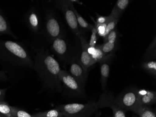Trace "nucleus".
Masks as SVG:
<instances>
[{"mask_svg": "<svg viewBox=\"0 0 156 117\" xmlns=\"http://www.w3.org/2000/svg\"><path fill=\"white\" fill-rule=\"evenodd\" d=\"M31 54L25 42L0 39V66L11 82H17L33 70Z\"/></svg>", "mask_w": 156, "mask_h": 117, "instance_id": "obj_1", "label": "nucleus"}, {"mask_svg": "<svg viewBox=\"0 0 156 117\" xmlns=\"http://www.w3.org/2000/svg\"><path fill=\"white\" fill-rule=\"evenodd\" d=\"M43 11V25L39 38L30 49L31 54H35L49 48L56 38L67 36L71 33L61 18L59 10L52 1H41Z\"/></svg>", "mask_w": 156, "mask_h": 117, "instance_id": "obj_2", "label": "nucleus"}, {"mask_svg": "<svg viewBox=\"0 0 156 117\" xmlns=\"http://www.w3.org/2000/svg\"><path fill=\"white\" fill-rule=\"evenodd\" d=\"M33 70L36 71L42 85V89L51 93L63 91L58 77L60 64L49 49L37 53L33 58Z\"/></svg>", "mask_w": 156, "mask_h": 117, "instance_id": "obj_3", "label": "nucleus"}, {"mask_svg": "<svg viewBox=\"0 0 156 117\" xmlns=\"http://www.w3.org/2000/svg\"><path fill=\"white\" fill-rule=\"evenodd\" d=\"M49 50L64 66L75 57H80L81 46L79 38L70 33L64 37L55 39Z\"/></svg>", "mask_w": 156, "mask_h": 117, "instance_id": "obj_4", "label": "nucleus"}, {"mask_svg": "<svg viewBox=\"0 0 156 117\" xmlns=\"http://www.w3.org/2000/svg\"><path fill=\"white\" fill-rule=\"evenodd\" d=\"M22 20L31 35L30 49L37 42L42 30L43 11L41 2H32L23 15Z\"/></svg>", "mask_w": 156, "mask_h": 117, "instance_id": "obj_5", "label": "nucleus"}, {"mask_svg": "<svg viewBox=\"0 0 156 117\" xmlns=\"http://www.w3.org/2000/svg\"><path fill=\"white\" fill-rule=\"evenodd\" d=\"M106 107L103 94L98 102H89L83 104L71 103L57 106L64 117H90L100 108Z\"/></svg>", "mask_w": 156, "mask_h": 117, "instance_id": "obj_6", "label": "nucleus"}, {"mask_svg": "<svg viewBox=\"0 0 156 117\" xmlns=\"http://www.w3.org/2000/svg\"><path fill=\"white\" fill-rule=\"evenodd\" d=\"M56 8L62 12L66 26L72 34L79 38L81 36L77 18L73 10V1H52Z\"/></svg>", "mask_w": 156, "mask_h": 117, "instance_id": "obj_7", "label": "nucleus"}, {"mask_svg": "<svg viewBox=\"0 0 156 117\" xmlns=\"http://www.w3.org/2000/svg\"><path fill=\"white\" fill-rule=\"evenodd\" d=\"M63 91L69 97L82 98L85 97L84 86L73 78L68 71L61 69L58 74Z\"/></svg>", "mask_w": 156, "mask_h": 117, "instance_id": "obj_8", "label": "nucleus"}, {"mask_svg": "<svg viewBox=\"0 0 156 117\" xmlns=\"http://www.w3.org/2000/svg\"><path fill=\"white\" fill-rule=\"evenodd\" d=\"M114 103L124 111H133L138 105L137 90L130 89L123 91L114 100Z\"/></svg>", "mask_w": 156, "mask_h": 117, "instance_id": "obj_9", "label": "nucleus"}, {"mask_svg": "<svg viewBox=\"0 0 156 117\" xmlns=\"http://www.w3.org/2000/svg\"><path fill=\"white\" fill-rule=\"evenodd\" d=\"M67 66L69 67L68 72L69 74L81 85L85 86L89 72L82 66L80 62L79 57L73 58L69 62Z\"/></svg>", "mask_w": 156, "mask_h": 117, "instance_id": "obj_10", "label": "nucleus"}, {"mask_svg": "<svg viewBox=\"0 0 156 117\" xmlns=\"http://www.w3.org/2000/svg\"><path fill=\"white\" fill-rule=\"evenodd\" d=\"M79 38L81 46V53L79 57L80 62L84 68L89 72L91 68L96 63L92 58V56L87 52V47L89 45L87 39L81 35L80 36Z\"/></svg>", "mask_w": 156, "mask_h": 117, "instance_id": "obj_11", "label": "nucleus"}, {"mask_svg": "<svg viewBox=\"0 0 156 117\" xmlns=\"http://www.w3.org/2000/svg\"><path fill=\"white\" fill-rule=\"evenodd\" d=\"M118 39L117 29L111 31L107 37L104 39V43L100 45L101 50L106 55L115 53L116 50V44Z\"/></svg>", "mask_w": 156, "mask_h": 117, "instance_id": "obj_12", "label": "nucleus"}, {"mask_svg": "<svg viewBox=\"0 0 156 117\" xmlns=\"http://www.w3.org/2000/svg\"><path fill=\"white\" fill-rule=\"evenodd\" d=\"M138 105L150 106L156 102V92L155 91L137 90Z\"/></svg>", "mask_w": 156, "mask_h": 117, "instance_id": "obj_13", "label": "nucleus"}, {"mask_svg": "<svg viewBox=\"0 0 156 117\" xmlns=\"http://www.w3.org/2000/svg\"><path fill=\"white\" fill-rule=\"evenodd\" d=\"M4 35L11 36L14 39L17 38L11 30L8 18L0 7V37Z\"/></svg>", "mask_w": 156, "mask_h": 117, "instance_id": "obj_14", "label": "nucleus"}, {"mask_svg": "<svg viewBox=\"0 0 156 117\" xmlns=\"http://www.w3.org/2000/svg\"><path fill=\"white\" fill-rule=\"evenodd\" d=\"M114 56L99 63L100 65L101 83V88L103 91L106 90L107 82L109 76L110 72V61L112 59V58H114Z\"/></svg>", "mask_w": 156, "mask_h": 117, "instance_id": "obj_15", "label": "nucleus"}, {"mask_svg": "<svg viewBox=\"0 0 156 117\" xmlns=\"http://www.w3.org/2000/svg\"><path fill=\"white\" fill-rule=\"evenodd\" d=\"M73 10L77 18L78 25L79 26L80 34L81 36H83V37L87 39L86 36H87V33L89 31H91L94 25L87 23V21L85 20L80 14L78 13L74 6L73 7Z\"/></svg>", "mask_w": 156, "mask_h": 117, "instance_id": "obj_16", "label": "nucleus"}, {"mask_svg": "<svg viewBox=\"0 0 156 117\" xmlns=\"http://www.w3.org/2000/svg\"><path fill=\"white\" fill-rule=\"evenodd\" d=\"M103 94L106 107H109L111 108L114 114L113 117H126L124 111L118 107L114 103L112 95L106 93Z\"/></svg>", "mask_w": 156, "mask_h": 117, "instance_id": "obj_17", "label": "nucleus"}, {"mask_svg": "<svg viewBox=\"0 0 156 117\" xmlns=\"http://www.w3.org/2000/svg\"><path fill=\"white\" fill-rule=\"evenodd\" d=\"M131 2L129 0H118L114 7H113L109 15L114 18L120 19L122 13L124 12Z\"/></svg>", "mask_w": 156, "mask_h": 117, "instance_id": "obj_18", "label": "nucleus"}, {"mask_svg": "<svg viewBox=\"0 0 156 117\" xmlns=\"http://www.w3.org/2000/svg\"><path fill=\"white\" fill-rule=\"evenodd\" d=\"M114 55L115 53L108 54V55H106L105 53H103L101 50L100 45H96L95 47L94 53L91 56L95 63L98 62V63H100Z\"/></svg>", "mask_w": 156, "mask_h": 117, "instance_id": "obj_19", "label": "nucleus"}, {"mask_svg": "<svg viewBox=\"0 0 156 117\" xmlns=\"http://www.w3.org/2000/svg\"><path fill=\"white\" fill-rule=\"evenodd\" d=\"M156 36L148 47L143 57L144 60H156Z\"/></svg>", "mask_w": 156, "mask_h": 117, "instance_id": "obj_20", "label": "nucleus"}, {"mask_svg": "<svg viewBox=\"0 0 156 117\" xmlns=\"http://www.w3.org/2000/svg\"><path fill=\"white\" fill-rule=\"evenodd\" d=\"M32 117H64L59 109L56 108L43 112H38L32 114Z\"/></svg>", "mask_w": 156, "mask_h": 117, "instance_id": "obj_21", "label": "nucleus"}, {"mask_svg": "<svg viewBox=\"0 0 156 117\" xmlns=\"http://www.w3.org/2000/svg\"><path fill=\"white\" fill-rule=\"evenodd\" d=\"M141 67L147 73L154 77L156 76V60H144L141 64Z\"/></svg>", "mask_w": 156, "mask_h": 117, "instance_id": "obj_22", "label": "nucleus"}, {"mask_svg": "<svg viewBox=\"0 0 156 117\" xmlns=\"http://www.w3.org/2000/svg\"><path fill=\"white\" fill-rule=\"evenodd\" d=\"M132 111L138 114L140 117H156L155 113L149 106H137Z\"/></svg>", "mask_w": 156, "mask_h": 117, "instance_id": "obj_23", "label": "nucleus"}, {"mask_svg": "<svg viewBox=\"0 0 156 117\" xmlns=\"http://www.w3.org/2000/svg\"><path fill=\"white\" fill-rule=\"evenodd\" d=\"M119 21V19L117 18H114L111 16V18L110 20L108 21L106 25V28H105V31L102 37L105 39L108 35L115 29H116V25L118 23V21Z\"/></svg>", "mask_w": 156, "mask_h": 117, "instance_id": "obj_24", "label": "nucleus"}, {"mask_svg": "<svg viewBox=\"0 0 156 117\" xmlns=\"http://www.w3.org/2000/svg\"><path fill=\"white\" fill-rule=\"evenodd\" d=\"M11 109L12 117H32L27 112L18 107L11 106Z\"/></svg>", "mask_w": 156, "mask_h": 117, "instance_id": "obj_25", "label": "nucleus"}, {"mask_svg": "<svg viewBox=\"0 0 156 117\" xmlns=\"http://www.w3.org/2000/svg\"><path fill=\"white\" fill-rule=\"evenodd\" d=\"M11 106L5 101H0V113L8 117H12Z\"/></svg>", "mask_w": 156, "mask_h": 117, "instance_id": "obj_26", "label": "nucleus"}, {"mask_svg": "<svg viewBox=\"0 0 156 117\" xmlns=\"http://www.w3.org/2000/svg\"><path fill=\"white\" fill-rule=\"evenodd\" d=\"M91 35L90 38V41L88 43L90 47L92 48H95L96 46L97 40H98V32L97 29L95 28V26H94L91 31Z\"/></svg>", "mask_w": 156, "mask_h": 117, "instance_id": "obj_27", "label": "nucleus"}, {"mask_svg": "<svg viewBox=\"0 0 156 117\" xmlns=\"http://www.w3.org/2000/svg\"><path fill=\"white\" fill-rule=\"evenodd\" d=\"M98 16L96 19V23L97 24H107L108 21L111 18L110 15L108 16H102L98 15Z\"/></svg>", "mask_w": 156, "mask_h": 117, "instance_id": "obj_28", "label": "nucleus"}, {"mask_svg": "<svg viewBox=\"0 0 156 117\" xmlns=\"http://www.w3.org/2000/svg\"><path fill=\"white\" fill-rule=\"evenodd\" d=\"M8 77L3 70H0V82H4L8 81Z\"/></svg>", "mask_w": 156, "mask_h": 117, "instance_id": "obj_29", "label": "nucleus"}, {"mask_svg": "<svg viewBox=\"0 0 156 117\" xmlns=\"http://www.w3.org/2000/svg\"><path fill=\"white\" fill-rule=\"evenodd\" d=\"M8 89H0V101H5V95Z\"/></svg>", "mask_w": 156, "mask_h": 117, "instance_id": "obj_30", "label": "nucleus"}, {"mask_svg": "<svg viewBox=\"0 0 156 117\" xmlns=\"http://www.w3.org/2000/svg\"><path fill=\"white\" fill-rule=\"evenodd\" d=\"M0 117H8V116H6V115H4V114H2L0 113Z\"/></svg>", "mask_w": 156, "mask_h": 117, "instance_id": "obj_31", "label": "nucleus"}, {"mask_svg": "<svg viewBox=\"0 0 156 117\" xmlns=\"http://www.w3.org/2000/svg\"><path fill=\"white\" fill-rule=\"evenodd\" d=\"M101 116V112H99V113H97L96 114V117H100Z\"/></svg>", "mask_w": 156, "mask_h": 117, "instance_id": "obj_32", "label": "nucleus"}]
</instances>
